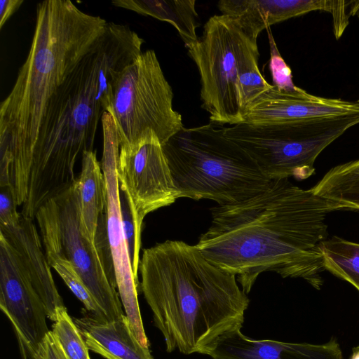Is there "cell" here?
Returning a JSON list of instances; mask_svg holds the SVG:
<instances>
[{
    "instance_id": "4316f807",
    "label": "cell",
    "mask_w": 359,
    "mask_h": 359,
    "mask_svg": "<svg viewBox=\"0 0 359 359\" xmlns=\"http://www.w3.org/2000/svg\"><path fill=\"white\" fill-rule=\"evenodd\" d=\"M34 359H69L57 337L49 331L39 346Z\"/></svg>"
},
{
    "instance_id": "cb8c5ba5",
    "label": "cell",
    "mask_w": 359,
    "mask_h": 359,
    "mask_svg": "<svg viewBox=\"0 0 359 359\" xmlns=\"http://www.w3.org/2000/svg\"><path fill=\"white\" fill-rule=\"evenodd\" d=\"M94 243L109 283L117 289L115 268L108 238L104 212L99 218Z\"/></svg>"
},
{
    "instance_id": "484cf974",
    "label": "cell",
    "mask_w": 359,
    "mask_h": 359,
    "mask_svg": "<svg viewBox=\"0 0 359 359\" xmlns=\"http://www.w3.org/2000/svg\"><path fill=\"white\" fill-rule=\"evenodd\" d=\"M17 203L8 187H0V226H15L21 214L17 210Z\"/></svg>"
},
{
    "instance_id": "d4e9b609",
    "label": "cell",
    "mask_w": 359,
    "mask_h": 359,
    "mask_svg": "<svg viewBox=\"0 0 359 359\" xmlns=\"http://www.w3.org/2000/svg\"><path fill=\"white\" fill-rule=\"evenodd\" d=\"M269 37L271 44L270 70L273 78V86L285 91H294L297 88L292 81L290 68L287 65L278 51L273 36L269 29Z\"/></svg>"
},
{
    "instance_id": "277c9868",
    "label": "cell",
    "mask_w": 359,
    "mask_h": 359,
    "mask_svg": "<svg viewBox=\"0 0 359 359\" xmlns=\"http://www.w3.org/2000/svg\"><path fill=\"white\" fill-rule=\"evenodd\" d=\"M141 289L165 349L203 354L224 334L241 329L250 299L236 276L196 245L168 240L144 250Z\"/></svg>"
},
{
    "instance_id": "3957f363",
    "label": "cell",
    "mask_w": 359,
    "mask_h": 359,
    "mask_svg": "<svg viewBox=\"0 0 359 359\" xmlns=\"http://www.w3.org/2000/svg\"><path fill=\"white\" fill-rule=\"evenodd\" d=\"M107 25L104 19L83 12L69 0L36 6L29 52L0 104V187H10L18 206L27 198L33 154L49 100Z\"/></svg>"
},
{
    "instance_id": "30bf717a",
    "label": "cell",
    "mask_w": 359,
    "mask_h": 359,
    "mask_svg": "<svg viewBox=\"0 0 359 359\" xmlns=\"http://www.w3.org/2000/svg\"><path fill=\"white\" fill-rule=\"evenodd\" d=\"M116 174L140 226L151 212L173 203L179 195L162 144L155 135L119 147Z\"/></svg>"
},
{
    "instance_id": "9c48e42d",
    "label": "cell",
    "mask_w": 359,
    "mask_h": 359,
    "mask_svg": "<svg viewBox=\"0 0 359 359\" xmlns=\"http://www.w3.org/2000/svg\"><path fill=\"white\" fill-rule=\"evenodd\" d=\"M35 219L49 265L58 259L72 262L106 319L123 315L118 292L107 278L95 243L81 231L77 180L48 199Z\"/></svg>"
},
{
    "instance_id": "e0dca14e",
    "label": "cell",
    "mask_w": 359,
    "mask_h": 359,
    "mask_svg": "<svg viewBox=\"0 0 359 359\" xmlns=\"http://www.w3.org/2000/svg\"><path fill=\"white\" fill-rule=\"evenodd\" d=\"M111 3L171 24L177 30L185 46L198 38L196 32L198 23L195 0H116Z\"/></svg>"
},
{
    "instance_id": "2e32d148",
    "label": "cell",
    "mask_w": 359,
    "mask_h": 359,
    "mask_svg": "<svg viewBox=\"0 0 359 359\" xmlns=\"http://www.w3.org/2000/svg\"><path fill=\"white\" fill-rule=\"evenodd\" d=\"M80 197L81 229L94 243L100 215L105 208V182L96 152L88 151L81 158V170L77 177Z\"/></svg>"
},
{
    "instance_id": "8fae6325",
    "label": "cell",
    "mask_w": 359,
    "mask_h": 359,
    "mask_svg": "<svg viewBox=\"0 0 359 359\" xmlns=\"http://www.w3.org/2000/svg\"><path fill=\"white\" fill-rule=\"evenodd\" d=\"M101 121L103 130L101 166L106 194L104 213L115 268L116 286L133 333L143 346L149 347L137 299L138 279L133 273L122 224L120 188L116 174L120 147L118 133L114 118L109 112L105 111L103 114Z\"/></svg>"
},
{
    "instance_id": "ba28073f",
    "label": "cell",
    "mask_w": 359,
    "mask_h": 359,
    "mask_svg": "<svg viewBox=\"0 0 359 359\" xmlns=\"http://www.w3.org/2000/svg\"><path fill=\"white\" fill-rule=\"evenodd\" d=\"M173 92L156 53L142 52L118 74L107 109L114 118L120 145L155 135L163 145L183 128L173 109Z\"/></svg>"
},
{
    "instance_id": "5bb4252c",
    "label": "cell",
    "mask_w": 359,
    "mask_h": 359,
    "mask_svg": "<svg viewBox=\"0 0 359 359\" xmlns=\"http://www.w3.org/2000/svg\"><path fill=\"white\" fill-rule=\"evenodd\" d=\"M340 1L333 0H221L217 7L222 14L236 20L253 41L272 25L313 11L332 13Z\"/></svg>"
},
{
    "instance_id": "52a82bcc",
    "label": "cell",
    "mask_w": 359,
    "mask_h": 359,
    "mask_svg": "<svg viewBox=\"0 0 359 359\" xmlns=\"http://www.w3.org/2000/svg\"><path fill=\"white\" fill-rule=\"evenodd\" d=\"M359 124V113L307 122L225 127L224 135L257 162L270 180H297L315 173L320 154L347 130Z\"/></svg>"
},
{
    "instance_id": "4fadbf2b",
    "label": "cell",
    "mask_w": 359,
    "mask_h": 359,
    "mask_svg": "<svg viewBox=\"0 0 359 359\" xmlns=\"http://www.w3.org/2000/svg\"><path fill=\"white\" fill-rule=\"evenodd\" d=\"M0 309L13 325L22 358L34 359L50 330L44 304L30 275L0 269Z\"/></svg>"
},
{
    "instance_id": "ffe728a7",
    "label": "cell",
    "mask_w": 359,
    "mask_h": 359,
    "mask_svg": "<svg viewBox=\"0 0 359 359\" xmlns=\"http://www.w3.org/2000/svg\"><path fill=\"white\" fill-rule=\"evenodd\" d=\"M52 328V332L69 359H90L89 349L65 306L57 310Z\"/></svg>"
},
{
    "instance_id": "7c38bea8",
    "label": "cell",
    "mask_w": 359,
    "mask_h": 359,
    "mask_svg": "<svg viewBox=\"0 0 359 359\" xmlns=\"http://www.w3.org/2000/svg\"><path fill=\"white\" fill-rule=\"evenodd\" d=\"M358 113L359 100L323 97L299 87L285 91L273 85L250 105L243 123L255 126L301 123Z\"/></svg>"
},
{
    "instance_id": "44dd1931",
    "label": "cell",
    "mask_w": 359,
    "mask_h": 359,
    "mask_svg": "<svg viewBox=\"0 0 359 359\" xmlns=\"http://www.w3.org/2000/svg\"><path fill=\"white\" fill-rule=\"evenodd\" d=\"M50 266L56 271L70 290L91 313L92 316L107 320L102 310L72 262L65 259H58L53 262Z\"/></svg>"
},
{
    "instance_id": "7a4b0ae2",
    "label": "cell",
    "mask_w": 359,
    "mask_h": 359,
    "mask_svg": "<svg viewBox=\"0 0 359 359\" xmlns=\"http://www.w3.org/2000/svg\"><path fill=\"white\" fill-rule=\"evenodd\" d=\"M144 42L127 25L107 22L104 34L53 93L33 154L23 216L34 219L48 199L76 180V163L84 152L93 151L113 83L142 53Z\"/></svg>"
},
{
    "instance_id": "8992f818",
    "label": "cell",
    "mask_w": 359,
    "mask_h": 359,
    "mask_svg": "<svg viewBox=\"0 0 359 359\" xmlns=\"http://www.w3.org/2000/svg\"><path fill=\"white\" fill-rule=\"evenodd\" d=\"M200 75L202 108L211 123L233 126L243 123L239 79L250 66L258 64L257 41L235 20L223 14L210 17L202 35L185 46Z\"/></svg>"
},
{
    "instance_id": "83f0119b",
    "label": "cell",
    "mask_w": 359,
    "mask_h": 359,
    "mask_svg": "<svg viewBox=\"0 0 359 359\" xmlns=\"http://www.w3.org/2000/svg\"><path fill=\"white\" fill-rule=\"evenodd\" d=\"M23 0H1L0 1V29L6 21L20 8Z\"/></svg>"
},
{
    "instance_id": "f546056e",
    "label": "cell",
    "mask_w": 359,
    "mask_h": 359,
    "mask_svg": "<svg viewBox=\"0 0 359 359\" xmlns=\"http://www.w3.org/2000/svg\"><path fill=\"white\" fill-rule=\"evenodd\" d=\"M350 359H359V346L353 348Z\"/></svg>"
},
{
    "instance_id": "d6986e66",
    "label": "cell",
    "mask_w": 359,
    "mask_h": 359,
    "mask_svg": "<svg viewBox=\"0 0 359 359\" xmlns=\"http://www.w3.org/2000/svg\"><path fill=\"white\" fill-rule=\"evenodd\" d=\"M324 269L359 292V243L333 236L320 242Z\"/></svg>"
},
{
    "instance_id": "9a60e30c",
    "label": "cell",
    "mask_w": 359,
    "mask_h": 359,
    "mask_svg": "<svg viewBox=\"0 0 359 359\" xmlns=\"http://www.w3.org/2000/svg\"><path fill=\"white\" fill-rule=\"evenodd\" d=\"M88 349L106 359H154L136 338L126 315L108 320L92 316L75 318Z\"/></svg>"
},
{
    "instance_id": "7402d4cb",
    "label": "cell",
    "mask_w": 359,
    "mask_h": 359,
    "mask_svg": "<svg viewBox=\"0 0 359 359\" xmlns=\"http://www.w3.org/2000/svg\"><path fill=\"white\" fill-rule=\"evenodd\" d=\"M119 196L123 233L133 273L135 278H137L140 262L142 227L138 225L131 212L129 200L126 194L120 190Z\"/></svg>"
},
{
    "instance_id": "6da1fadb",
    "label": "cell",
    "mask_w": 359,
    "mask_h": 359,
    "mask_svg": "<svg viewBox=\"0 0 359 359\" xmlns=\"http://www.w3.org/2000/svg\"><path fill=\"white\" fill-rule=\"evenodd\" d=\"M210 210L211 224L196 245L235 275L247 294L264 271L303 278L320 290L325 269L319 244L328 238L327 215L353 209L283 178L251 198Z\"/></svg>"
},
{
    "instance_id": "f1b7e54d",
    "label": "cell",
    "mask_w": 359,
    "mask_h": 359,
    "mask_svg": "<svg viewBox=\"0 0 359 359\" xmlns=\"http://www.w3.org/2000/svg\"><path fill=\"white\" fill-rule=\"evenodd\" d=\"M349 15H357L359 18V1H350Z\"/></svg>"
},
{
    "instance_id": "5b68a950",
    "label": "cell",
    "mask_w": 359,
    "mask_h": 359,
    "mask_svg": "<svg viewBox=\"0 0 359 359\" xmlns=\"http://www.w3.org/2000/svg\"><path fill=\"white\" fill-rule=\"evenodd\" d=\"M162 147L179 198L228 205L265 191L271 182L219 124L184 127Z\"/></svg>"
},
{
    "instance_id": "603a6c76",
    "label": "cell",
    "mask_w": 359,
    "mask_h": 359,
    "mask_svg": "<svg viewBox=\"0 0 359 359\" xmlns=\"http://www.w3.org/2000/svg\"><path fill=\"white\" fill-rule=\"evenodd\" d=\"M239 95L244 118L250 105L263 93L273 87L262 75L258 64L244 71L239 79Z\"/></svg>"
},
{
    "instance_id": "ac0fdd59",
    "label": "cell",
    "mask_w": 359,
    "mask_h": 359,
    "mask_svg": "<svg viewBox=\"0 0 359 359\" xmlns=\"http://www.w3.org/2000/svg\"><path fill=\"white\" fill-rule=\"evenodd\" d=\"M311 189L320 196L359 211V159L334 166Z\"/></svg>"
}]
</instances>
